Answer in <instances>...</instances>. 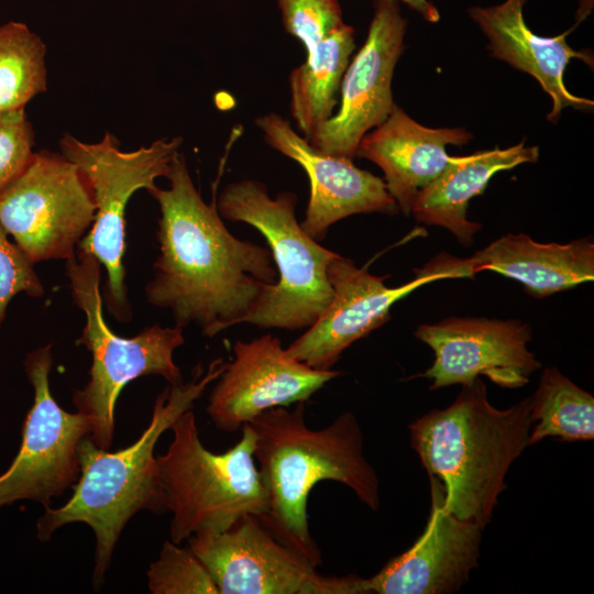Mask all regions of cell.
I'll use <instances>...</instances> for the list:
<instances>
[{
    "label": "cell",
    "mask_w": 594,
    "mask_h": 594,
    "mask_svg": "<svg viewBox=\"0 0 594 594\" xmlns=\"http://www.w3.org/2000/svg\"><path fill=\"white\" fill-rule=\"evenodd\" d=\"M165 177L167 189L148 191L161 212L160 255L145 296L169 310L176 326L195 324L212 338L240 324L277 282V270L270 249L227 229L216 205L195 187L182 153Z\"/></svg>",
    "instance_id": "obj_1"
},
{
    "label": "cell",
    "mask_w": 594,
    "mask_h": 594,
    "mask_svg": "<svg viewBox=\"0 0 594 594\" xmlns=\"http://www.w3.org/2000/svg\"><path fill=\"white\" fill-rule=\"evenodd\" d=\"M305 409V402L293 410L272 408L249 425L256 436L254 459L270 495V510L258 519L280 542L319 566L321 552L308 521L312 487L324 480L339 482L377 510L380 480L364 455L363 432L351 411L324 428L311 429Z\"/></svg>",
    "instance_id": "obj_2"
},
{
    "label": "cell",
    "mask_w": 594,
    "mask_h": 594,
    "mask_svg": "<svg viewBox=\"0 0 594 594\" xmlns=\"http://www.w3.org/2000/svg\"><path fill=\"white\" fill-rule=\"evenodd\" d=\"M531 397L494 407L480 377L454 402L409 425L417 452L442 506L481 529L491 521L513 462L529 447Z\"/></svg>",
    "instance_id": "obj_3"
},
{
    "label": "cell",
    "mask_w": 594,
    "mask_h": 594,
    "mask_svg": "<svg viewBox=\"0 0 594 594\" xmlns=\"http://www.w3.org/2000/svg\"><path fill=\"white\" fill-rule=\"evenodd\" d=\"M224 364L222 358L212 360L207 370L199 363L188 382L165 387L155 399L148 426L131 446L109 452L97 447L89 436L79 442L80 474L72 487L73 495L62 507L44 508L36 528L41 541L50 540L54 531L70 522H85L94 530L95 588L103 583L114 546L131 517L140 510L165 513L155 446L218 380Z\"/></svg>",
    "instance_id": "obj_4"
},
{
    "label": "cell",
    "mask_w": 594,
    "mask_h": 594,
    "mask_svg": "<svg viewBox=\"0 0 594 594\" xmlns=\"http://www.w3.org/2000/svg\"><path fill=\"white\" fill-rule=\"evenodd\" d=\"M173 440L156 455L169 540L179 544L200 531L221 532L242 517H264L270 495L254 459L255 432L244 425L239 442L223 453L201 442L191 409L172 426Z\"/></svg>",
    "instance_id": "obj_5"
},
{
    "label": "cell",
    "mask_w": 594,
    "mask_h": 594,
    "mask_svg": "<svg viewBox=\"0 0 594 594\" xmlns=\"http://www.w3.org/2000/svg\"><path fill=\"white\" fill-rule=\"evenodd\" d=\"M297 196L290 191L271 197L265 184L242 179L219 195L217 209L229 221L244 222L266 239L277 270L273 284L240 323L260 328H309L331 301L328 266L338 254L320 245L297 222Z\"/></svg>",
    "instance_id": "obj_6"
},
{
    "label": "cell",
    "mask_w": 594,
    "mask_h": 594,
    "mask_svg": "<svg viewBox=\"0 0 594 594\" xmlns=\"http://www.w3.org/2000/svg\"><path fill=\"white\" fill-rule=\"evenodd\" d=\"M100 267V262L79 244L77 254L66 261L74 302L86 318L77 343L91 354L89 381L74 393L73 403L90 420L89 437L95 444L109 449L114 433L116 402L128 383L145 375H161L169 385L184 382L173 353L184 344L185 338L184 328L158 324L132 338L116 334L102 314Z\"/></svg>",
    "instance_id": "obj_7"
},
{
    "label": "cell",
    "mask_w": 594,
    "mask_h": 594,
    "mask_svg": "<svg viewBox=\"0 0 594 594\" xmlns=\"http://www.w3.org/2000/svg\"><path fill=\"white\" fill-rule=\"evenodd\" d=\"M182 142L180 136L160 139L148 146L123 152L110 133L97 143L81 142L69 134L59 141L62 155L79 168L96 205L94 223L79 245L106 268L105 299L119 321L131 318L122 263L128 202L135 191L154 189L155 179L167 175Z\"/></svg>",
    "instance_id": "obj_8"
},
{
    "label": "cell",
    "mask_w": 594,
    "mask_h": 594,
    "mask_svg": "<svg viewBox=\"0 0 594 594\" xmlns=\"http://www.w3.org/2000/svg\"><path fill=\"white\" fill-rule=\"evenodd\" d=\"M95 216L87 180L62 154L34 153L0 191V224L31 263L74 257Z\"/></svg>",
    "instance_id": "obj_9"
},
{
    "label": "cell",
    "mask_w": 594,
    "mask_h": 594,
    "mask_svg": "<svg viewBox=\"0 0 594 594\" xmlns=\"http://www.w3.org/2000/svg\"><path fill=\"white\" fill-rule=\"evenodd\" d=\"M187 540L219 594H370L364 578L319 573L254 515L226 531H200Z\"/></svg>",
    "instance_id": "obj_10"
},
{
    "label": "cell",
    "mask_w": 594,
    "mask_h": 594,
    "mask_svg": "<svg viewBox=\"0 0 594 594\" xmlns=\"http://www.w3.org/2000/svg\"><path fill=\"white\" fill-rule=\"evenodd\" d=\"M52 344L30 352L25 371L34 388V404L22 429L20 450L0 475V507L32 499L48 507L55 496L72 488L80 474L78 444L90 433V420L59 407L50 388Z\"/></svg>",
    "instance_id": "obj_11"
},
{
    "label": "cell",
    "mask_w": 594,
    "mask_h": 594,
    "mask_svg": "<svg viewBox=\"0 0 594 594\" xmlns=\"http://www.w3.org/2000/svg\"><path fill=\"white\" fill-rule=\"evenodd\" d=\"M406 25L398 0H374L366 40L342 78L340 107L308 140L315 148L352 160L361 139L386 120L395 106L392 78Z\"/></svg>",
    "instance_id": "obj_12"
},
{
    "label": "cell",
    "mask_w": 594,
    "mask_h": 594,
    "mask_svg": "<svg viewBox=\"0 0 594 594\" xmlns=\"http://www.w3.org/2000/svg\"><path fill=\"white\" fill-rule=\"evenodd\" d=\"M340 374L296 360L270 333L237 341L233 359L224 364L206 411L219 430L232 433L265 410L307 402Z\"/></svg>",
    "instance_id": "obj_13"
},
{
    "label": "cell",
    "mask_w": 594,
    "mask_h": 594,
    "mask_svg": "<svg viewBox=\"0 0 594 594\" xmlns=\"http://www.w3.org/2000/svg\"><path fill=\"white\" fill-rule=\"evenodd\" d=\"M415 336L435 353L424 376L431 389L469 384L485 375L504 388H518L541 367L527 348L530 327L518 320L450 317L437 323L420 324Z\"/></svg>",
    "instance_id": "obj_14"
},
{
    "label": "cell",
    "mask_w": 594,
    "mask_h": 594,
    "mask_svg": "<svg viewBox=\"0 0 594 594\" xmlns=\"http://www.w3.org/2000/svg\"><path fill=\"white\" fill-rule=\"evenodd\" d=\"M255 123L272 148L297 162L308 175L310 197L300 226L316 241L326 238L331 224L349 216L398 212L385 182L356 167L351 158L315 148L277 113L261 116Z\"/></svg>",
    "instance_id": "obj_15"
},
{
    "label": "cell",
    "mask_w": 594,
    "mask_h": 594,
    "mask_svg": "<svg viewBox=\"0 0 594 594\" xmlns=\"http://www.w3.org/2000/svg\"><path fill=\"white\" fill-rule=\"evenodd\" d=\"M333 295L320 317L288 348L296 360L316 370H332L343 351L389 320L392 306L424 284L436 280L416 273L415 279L387 287L385 277L372 275L337 254L328 266Z\"/></svg>",
    "instance_id": "obj_16"
},
{
    "label": "cell",
    "mask_w": 594,
    "mask_h": 594,
    "mask_svg": "<svg viewBox=\"0 0 594 594\" xmlns=\"http://www.w3.org/2000/svg\"><path fill=\"white\" fill-rule=\"evenodd\" d=\"M481 529L449 513L431 492V512L424 532L405 552L365 579L369 593L450 594L477 566Z\"/></svg>",
    "instance_id": "obj_17"
},
{
    "label": "cell",
    "mask_w": 594,
    "mask_h": 594,
    "mask_svg": "<svg viewBox=\"0 0 594 594\" xmlns=\"http://www.w3.org/2000/svg\"><path fill=\"white\" fill-rule=\"evenodd\" d=\"M419 271L438 279L472 278L481 271H493L542 298L594 279V244L588 240L539 243L522 233L506 234L471 257L439 254Z\"/></svg>",
    "instance_id": "obj_18"
},
{
    "label": "cell",
    "mask_w": 594,
    "mask_h": 594,
    "mask_svg": "<svg viewBox=\"0 0 594 594\" xmlns=\"http://www.w3.org/2000/svg\"><path fill=\"white\" fill-rule=\"evenodd\" d=\"M472 135L463 129H431L395 105L384 122L360 141L355 156L382 168L385 185L398 209L409 216L420 189L451 163L446 146L463 145Z\"/></svg>",
    "instance_id": "obj_19"
},
{
    "label": "cell",
    "mask_w": 594,
    "mask_h": 594,
    "mask_svg": "<svg viewBox=\"0 0 594 594\" xmlns=\"http://www.w3.org/2000/svg\"><path fill=\"white\" fill-rule=\"evenodd\" d=\"M526 1L506 0L494 7H474L469 13L490 40L492 55L535 77L551 97L553 106L548 120L557 121L565 107L581 110L592 108V100L574 96L563 81L565 67L572 58L592 65V57L568 45L565 36L569 32L554 37L534 33L522 15Z\"/></svg>",
    "instance_id": "obj_20"
},
{
    "label": "cell",
    "mask_w": 594,
    "mask_h": 594,
    "mask_svg": "<svg viewBox=\"0 0 594 594\" xmlns=\"http://www.w3.org/2000/svg\"><path fill=\"white\" fill-rule=\"evenodd\" d=\"M537 146L524 142L507 147L452 156L451 163L430 184L419 190L410 213L418 222L449 230L464 246H470L481 224L466 217L469 201L482 194L498 172L522 163H535Z\"/></svg>",
    "instance_id": "obj_21"
},
{
    "label": "cell",
    "mask_w": 594,
    "mask_h": 594,
    "mask_svg": "<svg viewBox=\"0 0 594 594\" xmlns=\"http://www.w3.org/2000/svg\"><path fill=\"white\" fill-rule=\"evenodd\" d=\"M354 47V29L344 23L306 53L305 62L290 72V113L305 139L309 140L334 113Z\"/></svg>",
    "instance_id": "obj_22"
},
{
    "label": "cell",
    "mask_w": 594,
    "mask_h": 594,
    "mask_svg": "<svg viewBox=\"0 0 594 594\" xmlns=\"http://www.w3.org/2000/svg\"><path fill=\"white\" fill-rule=\"evenodd\" d=\"M531 397V427L528 444L547 437L562 441L594 439V397L557 367L542 371Z\"/></svg>",
    "instance_id": "obj_23"
},
{
    "label": "cell",
    "mask_w": 594,
    "mask_h": 594,
    "mask_svg": "<svg viewBox=\"0 0 594 594\" xmlns=\"http://www.w3.org/2000/svg\"><path fill=\"white\" fill-rule=\"evenodd\" d=\"M46 46L23 22L0 25V112L24 109L47 89Z\"/></svg>",
    "instance_id": "obj_24"
},
{
    "label": "cell",
    "mask_w": 594,
    "mask_h": 594,
    "mask_svg": "<svg viewBox=\"0 0 594 594\" xmlns=\"http://www.w3.org/2000/svg\"><path fill=\"white\" fill-rule=\"evenodd\" d=\"M147 586L153 594H219L210 574L191 552L166 540L160 557L147 570Z\"/></svg>",
    "instance_id": "obj_25"
},
{
    "label": "cell",
    "mask_w": 594,
    "mask_h": 594,
    "mask_svg": "<svg viewBox=\"0 0 594 594\" xmlns=\"http://www.w3.org/2000/svg\"><path fill=\"white\" fill-rule=\"evenodd\" d=\"M277 4L285 31L302 43L306 53L344 24L338 0H277Z\"/></svg>",
    "instance_id": "obj_26"
},
{
    "label": "cell",
    "mask_w": 594,
    "mask_h": 594,
    "mask_svg": "<svg viewBox=\"0 0 594 594\" xmlns=\"http://www.w3.org/2000/svg\"><path fill=\"white\" fill-rule=\"evenodd\" d=\"M34 131L24 109L0 112V191L28 166Z\"/></svg>",
    "instance_id": "obj_27"
},
{
    "label": "cell",
    "mask_w": 594,
    "mask_h": 594,
    "mask_svg": "<svg viewBox=\"0 0 594 594\" xmlns=\"http://www.w3.org/2000/svg\"><path fill=\"white\" fill-rule=\"evenodd\" d=\"M32 264L19 246L9 241L0 224V326L14 296L20 293L34 298L44 295V287Z\"/></svg>",
    "instance_id": "obj_28"
},
{
    "label": "cell",
    "mask_w": 594,
    "mask_h": 594,
    "mask_svg": "<svg viewBox=\"0 0 594 594\" xmlns=\"http://www.w3.org/2000/svg\"><path fill=\"white\" fill-rule=\"evenodd\" d=\"M408 7L416 10L428 22L436 23L440 19V14L432 2L428 0H402Z\"/></svg>",
    "instance_id": "obj_29"
}]
</instances>
